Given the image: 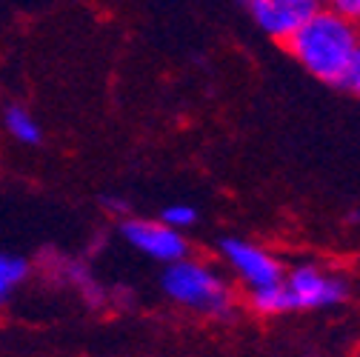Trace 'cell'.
I'll use <instances>...</instances> for the list:
<instances>
[{"instance_id": "obj_11", "label": "cell", "mask_w": 360, "mask_h": 357, "mask_svg": "<svg viewBox=\"0 0 360 357\" xmlns=\"http://www.w3.org/2000/svg\"><path fill=\"white\" fill-rule=\"evenodd\" d=\"M160 220L163 223H169L172 229H192L195 223H198V212H195V206H186V203H177V206H166L163 209V214H160Z\"/></svg>"}, {"instance_id": "obj_12", "label": "cell", "mask_w": 360, "mask_h": 357, "mask_svg": "<svg viewBox=\"0 0 360 357\" xmlns=\"http://www.w3.org/2000/svg\"><path fill=\"white\" fill-rule=\"evenodd\" d=\"M335 86L343 89V92H349V95H357L360 98V46L346 60V66H343V72H340V77H338Z\"/></svg>"}, {"instance_id": "obj_14", "label": "cell", "mask_w": 360, "mask_h": 357, "mask_svg": "<svg viewBox=\"0 0 360 357\" xmlns=\"http://www.w3.org/2000/svg\"><path fill=\"white\" fill-rule=\"evenodd\" d=\"M101 203H103V209L112 212V214H129V209H131L123 197H103Z\"/></svg>"}, {"instance_id": "obj_15", "label": "cell", "mask_w": 360, "mask_h": 357, "mask_svg": "<svg viewBox=\"0 0 360 357\" xmlns=\"http://www.w3.org/2000/svg\"><path fill=\"white\" fill-rule=\"evenodd\" d=\"M349 223H360V209H357V212H352V214H349Z\"/></svg>"}, {"instance_id": "obj_6", "label": "cell", "mask_w": 360, "mask_h": 357, "mask_svg": "<svg viewBox=\"0 0 360 357\" xmlns=\"http://www.w3.org/2000/svg\"><path fill=\"white\" fill-rule=\"evenodd\" d=\"M252 20L275 40H286L306 18L323 6V0H246Z\"/></svg>"}, {"instance_id": "obj_3", "label": "cell", "mask_w": 360, "mask_h": 357, "mask_svg": "<svg viewBox=\"0 0 360 357\" xmlns=\"http://www.w3.org/2000/svg\"><path fill=\"white\" fill-rule=\"evenodd\" d=\"M286 289L292 292L295 300V311L297 309H326V306H338L349 297V286L343 278L321 269L314 263L306 266H295V269L283 278Z\"/></svg>"}, {"instance_id": "obj_2", "label": "cell", "mask_w": 360, "mask_h": 357, "mask_svg": "<svg viewBox=\"0 0 360 357\" xmlns=\"http://www.w3.org/2000/svg\"><path fill=\"white\" fill-rule=\"evenodd\" d=\"M160 286L169 300L186 306V309H195L200 315L229 320L235 311L232 286L223 280L212 266H206L200 260H186V257L172 260L160 278Z\"/></svg>"}, {"instance_id": "obj_5", "label": "cell", "mask_w": 360, "mask_h": 357, "mask_svg": "<svg viewBox=\"0 0 360 357\" xmlns=\"http://www.w3.org/2000/svg\"><path fill=\"white\" fill-rule=\"evenodd\" d=\"M220 254L249 289L278 283L283 278V266L266 249H260V246H255L249 240H240V238L220 240Z\"/></svg>"}, {"instance_id": "obj_9", "label": "cell", "mask_w": 360, "mask_h": 357, "mask_svg": "<svg viewBox=\"0 0 360 357\" xmlns=\"http://www.w3.org/2000/svg\"><path fill=\"white\" fill-rule=\"evenodd\" d=\"M29 275V260L12 257V254H0V303H6L12 289Z\"/></svg>"}, {"instance_id": "obj_1", "label": "cell", "mask_w": 360, "mask_h": 357, "mask_svg": "<svg viewBox=\"0 0 360 357\" xmlns=\"http://www.w3.org/2000/svg\"><path fill=\"white\" fill-rule=\"evenodd\" d=\"M283 46L309 74L335 86L346 60L360 46V26L321 6L283 40Z\"/></svg>"}, {"instance_id": "obj_13", "label": "cell", "mask_w": 360, "mask_h": 357, "mask_svg": "<svg viewBox=\"0 0 360 357\" xmlns=\"http://www.w3.org/2000/svg\"><path fill=\"white\" fill-rule=\"evenodd\" d=\"M323 6L332 9L335 15L346 18L349 23H357L360 26V0H323Z\"/></svg>"}, {"instance_id": "obj_7", "label": "cell", "mask_w": 360, "mask_h": 357, "mask_svg": "<svg viewBox=\"0 0 360 357\" xmlns=\"http://www.w3.org/2000/svg\"><path fill=\"white\" fill-rule=\"evenodd\" d=\"M249 309L260 318H275V315H286V311H295V300L292 292L286 289L283 278L278 283L269 286H257L249 292Z\"/></svg>"}, {"instance_id": "obj_10", "label": "cell", "mask_w": 360, "mask_h": 357, "mask_svg": "<svg viewBox=\"0 0 360 357\" xmlns=\"http://www.w3.org/2000/svg\"><path fill=\"white\" fill-rule=\"evenodd\" d=\"M6 129L12 131V138H18L20 143H40V126L20 106H9L6 109Z\"/></svg>"}, {"instance_id": "obj_4", "label": "cell", "mask_w": 360, "mask_h": 357, "mask_svg": "<svg viewBox=\"0 0 360 357\" xmlns=\"http://www.w3.org/2000/svg\"><path fill=\"white\" fill-rule=\"evenodd\" d=\"M120 232L134 249H141L143 254H149V257H155L160 263L180 260V257H186V252H189V243H186L184 235H180V229H172L169 223H163V220L131 217V220L120 223Z\"/></svg>"}, {"instance_id": "obj_8", "label": "cell", "mask_w": 360, "mask_h": 357, "mask_svg": "<svg viewBox=\"0 0 360 357\" xmlns=\"http://www.w3.org/2000/svg\"><path fill=\"white\" fill-rule=\"evenodd\" d=\"M63 272H66V278L80 289V294L89 300V306H101L103 300H106V292H103V286L89 275V269L83 263H75V260H66L63 263Z\"/></svg>"}]
</instances>
